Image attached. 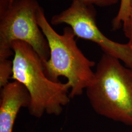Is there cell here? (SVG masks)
Segmentation results:
<instances>
[{
	"instance_id": "obj_9",
	"label": "cell",
	"mask_w": 132,
	"mask_h": 132,
	"mask_svg": "<svg viewBox=\"0 0 132 132\" xmlns=\"http://www.w3.org/2000/svg\"><path fill=\"white\" fill-rule=\"evenodd\" d=\"M77 1L86 5H97L99 7H107L118 4L120 0H72Z\"/></svg>"
},
{
	"instance_id": "obj_5",
	"label": "cell",
	"mask_w": 132,
	"mask_h": 132,
	"mask_svg": "<svg viewBox=\"0 0 132 132\" xmlns=\"http://www.w3.org/2000/svg\"><path fill=\"white\" fill-rule=\"evenodd\" d=\"M94 6L72 1L71 5L59 14L53 16V25L67 24L76 37L96 44L104 53L118 59L132 70V50L129 44L114 42L100 31L96 23Z\"/></svg>"
},
{
	"instance_id": "obj_11",
	"label": "cell",
	"mask_w": 132,
	"mask_h": 132,
	"mask_svg": "<svg viewBox=\"0 0 132 132\" xmlns=\"http://www.w3.org/2000/svg\"><path fill=\"white\" fill-rule=\"evenodd\" d=\"M130 3H131V8L132 7V0H130Z\"/></svg>"
},
{
	"instance_id": "obj_6",
	"label": "cell",
	"mask_w": 132,
	"mask_h": 132,
	"mask_svg": "<svg viewBox=\"0 0 132 132\" xmlns=\"http://www.w3.org/2000/svg\"><path fill=\"white\" fill-rule=\"evenodd\" d=\"M30 96L24 85L17 81L1 88L0 132H12L15 119L22 108H28Z\"/></svg>"
},
{
	"instance_id": "obj_10",
	"label": "cell",
	"mask_w": 132,
	"mask_h": 132,
	"mask_svg": "<svg viewBox=\"0 0 132 132\" xmlns=\"http://www.w3.org/2000/svg\"><path fill=\"white\" fill-rule=\"evenodd\" d=\"M122 26L124 33L129 40L128 44L132 50V7L127 19L123 23Z\"/></svg>"
},
{
	"instance_id": "obj_1",
	"label": "cell",
	"mask_w": 132,
	"mask_h": 132,
	"mask_svg": "<svg viewBox=\"0 0 132 132\" xmlns=\"http://www.w3.org/2000/svg\"><path fill=\"white\" fill-rule=\"evenodd\" d=\"M14 58L11 78L24 85L30 96L29 113L40 118L45 113L59 116L70 102L71 86L50 79L41 57L27 43L12 44Z\"/></svg>"
},
{
	"instance_id": "obj_7",
	"label": "cell",
	"mask_w": 132,
	"mask_h": 132,
	"mask_svg": "<svg viewBox=\"0 0 132 132\" xmlns=\"http://www.w3.org/2000/svg\"><path fill=\"white\" fill-rule=\"evenodd\" d=\"M131 10L130 0H120V7L118 13L112 21L113 30L120 28L127 19Z\"/></svg>"
},
{
	"instance_id": "obj_2",
	"label": "cell",
	"mask_w": 132,
	"mask_h": 132,
	"mask_svg": "<svg viewBox=\"0 0 132 132\" xmlns=\"http://www.w3.org/2000/svg\"><path fill=\"white\" fill-rule=\"evenodd\" d=\"M86 90L95 113L132 126V70L120 60L104 53Z\"/></svg>"
},
{
	"instance_id": "obj_3",
	"label": "cell",
	"mask_w": 132,
	"mask_h": 132,
	"mask_svg": "<svg viewBox=\"0 0 132 132\" xmlns=\"http://www.w3.org/2000/svg\"><path fill=\"white\" fill-rule=\"evenodd\" d=\"M37 23L50 48L48 59L43 62L46 75L54 81H59L60 76L66 78L71 86V99L82 95L94 79V62L86 57L78 47L71 27L64 28L62 34L57 33L47 21L42 7Z\"/></svg>"
},
{
	"instance_id": "obj_8",
	"label": "cell",
	"mask_w": 132,
	"mask_h": 132,
	"mask_svg": "<svg viewBox=\"0 0 132 132\" xmlns=\"http://www.w3.org/2000/svg\"><path fill=\"white\" fill-rule=\"evenodd\" d=\"M13 72V63L9 59L0 60V87L1 88L8 84Z\"/></svg>"
},
{
	"instance_id": "obj_4",
	"label": "cell",
	"mask_w": 132,
	"mask_h": 132,
	"mask_svg": "<svg viewBox=\"0 0 132 132\" xmlns=\"http://www.w3.org/2000/svg\"><path fill=\"white\" fill-rule=\"evenodd\" d=\"M41 8L37 0H0V60L13 55L15 41L27 43L43 62L48 59V43L37 23Z\"/></svg>"
},
{
	"instance_id": "obj_12",
	"label": "cell",
	"mask_w": 132,
	"mask_h": 132,
	"mask_svg": "<svg viewBox=\"0 0 132 132\" xmlns=\"http://www.w3.org/2000/svg\"><path fill=\"white\" fill-rule=\"evenodd\" d=\"M131 132H132V131H131Z\"/></svg>"
}]
</instances>
